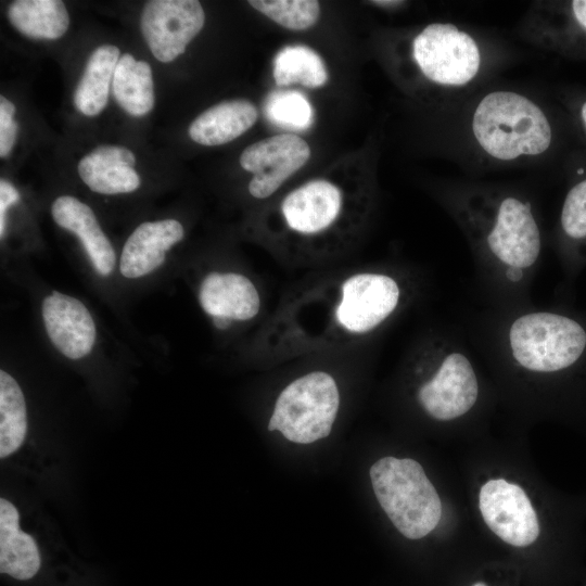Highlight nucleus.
<instances>
[{
    "instance_id": "1",
    "label": "nucleus",
    "mask_w": 586,
    "mask_h": 586,
    "mask_svg": "<svg viewBox=\"0 0 586 586\" xmlns=\"http://www.w3.org/2000/svg\"><path fill=\"white\" fill-rule=\"evenodd\" d=\"M437 198L469 244L488 306L533 305L531 289L544 239L531 199L517 189L475 182L450 183Z\"/></svg>"
},
{
    "instance_id": "2",
    "label": "nucleus",
    "mask_w": 586,
    "mask_h": 586,
    "mask_svg": "<svg viewBox=\"0 0 586 586\" xmlns=\"http://www.w3.org/2000/svg\"><path fill=\"white\" fill-rule=\"evenodd\" d=\"M361 153L337 163L320 176L289 191L276 218L283 232L304 242L318 241L348 226L354 217L367 221L375 200V151L371 146L355 170Z\"/></svg>"
},
{
    "instance_id": "3",
    "label": "nucleus",
    "mask_w": 586,
    "mask_h": 586,
    "mask_svg": "<svg viewBox=\"0 0 586 586\" xmlns=\"http://www.w3.org/2000/svg\"><path fill=\"white\" fill-rule=\"evenodd\" d=\"M392 61L408 87L431 99H451L474 87L492 56L470 30L450 22L423 25L396 48Z\"/></svg>"
},
{
    "instance_id": "4",
    "label": "nucleus",
    "mask_w": 586,
    "mask_h": 586,
    "mask_svg": "<svg viewBox=\"0 0 586 586\" xmlns=\"http://www.w3.org/2000/svg\"><path fill=\"white\" fill-rule=\"evenodd\" d=\"M409 368L419 379L415 398L437 422L468 416L481 395L475 364L464 341L450 330H432L409 353Z\"/></svg>"
},
{
    "instance_id": "5",
    "label": "nucleus",
    "mask_w": 586,
    "mask_h": 586,
    "mask_svg": "<svg viewBox=\"0 0 586 586\" xmlns=\"http://www.w3.org/2000/svg\"><path fill=\"white\" fill-rule=\"evenodd\" d=\"M468 129L475 150L499 163L538 158L553 141L552 125L544 109L514 90L482 95L471 111Z\"/></svg>"
},
{
    "instance_id": "6",
    "label": "nucleus",
    "mask_w": 586,
    "mask_h": 586,
    "mask_svg": "<svg viewBox=\"0 0 586 586\" xmlns=\"http://www.w3.org/2000/svg\"><path fill=\"white\" fill-rule=\"evenodd\" d=\"M369 473L381 508L402 535L419 539L436 527L442 502L418 461L383 457L371 466Z\"/></svg>"
},
{
    "instance_id": "7",
    "label": "nucleus",
    "mask_w": 586,
    "mask_h": 586,
    "mask_svg": "<svg viewBox=\"0 0 586 586\" xmlns=\"http://www.w3.org/2000/svg\"><path fill=\"white\" fill-rule=\"evenodd\" d=\"M340 408L335 379L316 370L293 380L279 394L268 422L288 441L310 444L331 433Z\"/></svg>"
},
{
    "instance_id": "8",
    "label": "nucleus",
    "mask_w": 586,
    "mask_h": 586,
    "mask_svg": "<svg viewBox=\"0 0 586 586\" xmlns=\"http://www.w3.org/2000/svg\"><path fill=\"white\" fill-rule=\"evenodd\" d=\"M518 33L537 48L586 60V0L534 1Z\"/></svg>"
},
{
    "instance_id": "9",
    "label": "nucleus",
    "mask_w": 586,
    "mask_h": 586,
    "mask_svg": "<svg viewBox=\"0 0 586 586\" xmlns=\"http://www.w3.org/2000/svg\"><path fill=\"white\" fill-rule=\"evenodd\" d=\"M308 142L294 133H278L247 145L241 153V167L252 174L249 193L257 200L273 195L309 161Z\"/></svg>"
},
{
    "instance_id": "10",
    "label": "nucleus",
    "mask_w": 586,
    "mask_h": 586,
    "mask_svg": "<svg viewBox=\"0 0 586 586\" xmlns=\"http://www.w3.org/2000/svg\"><path fill=\"white\" fill-rule=\"evenodd\" d=\"M205 23L196 0H151L141 13V31L156 60L168 63L181 55Z\"/></svg>"
},
{
    "instance_id": "11",
    "label": "nucleus",
    "mask_w": 586,
    "mask_h": 586,
    "mask_svg": "<svg viewBox=\"0 0 586 586\" xmlns=\"http://www.w3.org/2000/svg\"><path fill=\"white\" fill-rule=\"evenodd\" d=\"M479 507L486 525L507 544L525 547L537 539V514L519 485L489 480L481 487Z\"/></svg>"
},
{
    "instance_id": "12",
    "label": "nucleus",
    "mask_w": 586,
    "mask_h": 586,
    "mask_svg": "<svg viewBox=\"0 0 586 586\" xmlns=\"http://www.w3.org/2000/svg\"><path fill=\"white\" fill-rule=\"evenodd\" d=\"M41 315L51 343L62 355L80 359L92 351L95 324L79 300L54 291L42 301Z\"/></svg>"
},
{
    "instance_id": "13",
    "label": "nucleus",
    "mask_w": 586,
    "mask_h": 586,
    "mask_svg": "<svg viewBox=\"0 0 586 586\" xmlns=\"http://www.w3.org/2000/svg\"><path fill=\"white\" fill-rule=\"evenodd\" d=\"M199 302L214 324L225 329L231 321L255 318L262 306L253 281L239 272L213 271L204 277L199 289Z\"/></svg>"
},
{
    "instance_id": "14",
    "label": "nucleus",
    "mask_w": 586,
    "mask_h": 586,
    "mask_svg": "<svg viewBox=\"0 0 586 586\" xmlns=\"http://www.w3.org/2000/svg\"><path fill=\"white\" fill-rule=\"evenodd\" d=\"M184 235L183 226L176 219L145 221L139 225L124 244L119 271L128 279H138L156 270L166 253Z\"/></svg>"
},
{
    "instance_id": "15",
    "label": "nucleus",
    "mask_w": 586,
    "mask_h": 586,
    "mask_svg": "<svg viewBox=\"0 0 586 586\" xmlns=\"http://www.w3.org/2000/svg\"><path fill=\"white\" fill-rule=\"evenodd\" d=\"M135 165L136 157L130 150L120 145L102 144L80 160L78 174L93 192L129 193L140 186Z\"/></svg>"
},
{
    "instance_id": "16",
    "label": "nucleus",
    "mask_w": 586,
    "mask_h": 586,
    "mask_svg": "<svg viewBox=\"0 0 586 586\" xmlns=\"http://www.w3.org/2000/svg\"><path fill=\"white\" fill-rule=\"evenodd\" d=\"M51 214L56 225L79 238L95 270L109 276L116 255L93 211L74 196L62 195L52 203Z\"/></svg>"
},
{
    "instance_id": "17",
    "label": "nucleus",
    "mask_w": 586,
    "mask_h": 586,
    "mask_svg": "<svg viewBox=\"0 0 586 586\" xmlns=\"http://www.w3.org/2000/svg\"><path fill=\"white\" fill-rule=\"evenodd\" d=\"M556 250L565 275L573 279L586 266V178L568 190L556 232Z\"/></svg>"
},
{
    "instance_id": "18",
    "label": "nucleus",
    "mask_w": 586,
    "mask_h": 586,
    "mask_svg": "<svg viewBox=\"0 0 586 586\" xmlns=\"http://www.w3.org/2000/svg\"><path fill=\"white\" fill-rule=\"evenodd\" d=\"M257 118V107L249 100L221 101L196 116L188 128V135L201 145H221L251 129Z\"/></svg>"
},
{
    "instance_id": "19",
    "label": "nucleus",
    "mask_w": 586,
    "mask_h": 586,
    "mask_svg": "<svg viewBox=\"0 0 586 586\" xmlns=\"http://www.w3.org/2000/svg\"><path fill=\"white\" fill-rule=\"evenodd\" d=\"M40 568L35 539L20 530V513L9 500L0 499V571L25 581Z\"/></svg>"
},
{
    "instance_id": "20",
    "label": "nucleus",
    "mask_w": 586,
    "mask_h": 586,
    "mask_svg": "<svg viewBox=\"0 0 586 586\" xmlns=\"http://www.w3.org/2000/svg\"><path fill=\"white\" fill-rule=\"evenodd\" d=\"M119 58V49L112 44L98 47L89 56L74 93V104L84 115L95 116L106 106Z\"/></svg>"
},
{
    "instance_id": "21",
    "label": "nucleus",
    "mask_w": 586,
    "mask_h": 586,
    "mask_svg": "<svg viewBox=\"0 0 586 586\" xmlns=\"http://www.w3.org/2000/svg\"><path fill=\"white\" fill-rule=\"evenodd\" d=\"M117 104L132 116H143L154 106V85L149 63L131 54L120 55L112 81Z\"/></svg>"
},
{
    "instance_id": "22",
    "label": "nucleus",
    "mask_w": 586,
    "mask_h": 586,
    "mask_svg": "<svg viewBox=\"0 0 586 586\" xmlns=\"http://www.w3.org/2000/svg\"><path fill=\"white\" fill-rule=\"evenodd\" d=\"M11 24L35 39H58L69 26V15L60 0H15L8 9Z\"/></svg>"
},
{
    "instance_id": "23",
    "label": "nucleus",
    "mask_w": 586,
    "mask_h": 586,
    "mask_svg": "<svg viewBox=\"0 0 586 586\" xmlns=\"http://www.w3.org/2000/svg\"><path fill=\"white\" fill-rule=\"evenodd\" d=\"M272 77L277 86L293 84L317 89L324 86L329 73L322 58L311 48L293 44L282 48L273 59Z\"/></svg>"
},
{
    "instance_id": "24",
    "label": "nucleus",
    "mask_w": 586,
    "mask_h": 586,
    "mask_svg": "<svg viewBox=\"0 0 586 586\" xmlns=\"http://www.w3.org/2000/svg\"><path fill=\"white\" fill-rule=\"evenodd\" d=\"M27 433V411L23 392L7 371H0V457L16 451Z\"/></svg>"
},
{
    "instance_id": "25",
    "label": "nucleus",
    "mask_w": 586,
    "mask_h": 586,
    "mask_svg": "<svg viewBox=\"0 0 586 586\" xmlns=\"http://www.w3.org/2000/svg\"><path fill=\"white\" fill-rule=\"evenodd\" d=\"M249 4L277 25L290 30L311 28L321 13L320 3L315 0H250Z\"/></svg>"
},
{
    "instance_id": "26",
    "label": "nucleus",
    "mask_w": 586,
    "mask_h": 586,
    "mask_svg": "<svg viewBox=\"0 0 586 586\" xmlns=\"http://www.w3.org/2000/svg\"><path fill=\"white\" fill-rule=\"evenodd\" d=\"M265 109L271 120L288 128L306 129L313 123L311 105L306 97L297 91L272 93Z\"/></svg>"
},
{
    "instance_id": "27",
    "label": "nucleus",
    "mask_w": 586,
    "mask_h": 586,
    "mask_svg": "<svg viewBox=\"0 0 586 586\" xmlns=\"http://www.w3.org/2000/svg\"><path fill=\"white\" fill-rule=\"evenodd\" d=\"M14 104L3 95L0 97V156L5 157L14 146L18 125L13 119Z\"/></svg>"
},
{
    "instance_id": "28",
    "label": "nucleus",
    "mask_w": 586,
    "mask_h": 586,
    "mask_svg": "<svg viewBox=\"0 0 586 586\" xmlns=\"http://www.w3.org/2000/svg\"><path fill=\"white\" fill-rule=\"evenodd\" d=\"M20 199L17 190L7 180H0V234L3 237L5 229V213L9 206Z\"/></svg>"
},
{
    "instance_id": "29",
    "label": "nucleus",
    "mask_w": 586,
    "mask_h": 586,
    "mask_svg": "<svg viewBox=\"0 0 586 586\" xmlns=\"http://www.w3.org/2000/svg\"><path fill=\"white\" fill-rule=\"evenodd\" d=\"M369 4L383 10H398L407 4L406 1L400 0H372L368 1Z\"/></svg>"
},
{
    "instance_id": "30",
    "label": "nucleus",
    "mask_w": 586,
    "mask_h": 586,
    "mask_svg": "<svg viewBox=\"0 0 586 586\" xmlns=\"http://www.w3.org/2000/svg\"><path fill=\"white\" fill-rule=\"evenodd\" d=\"M578 118L586 133V100H584L578 106Z\"/></svg>"
}]
</instances>
